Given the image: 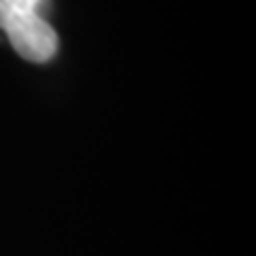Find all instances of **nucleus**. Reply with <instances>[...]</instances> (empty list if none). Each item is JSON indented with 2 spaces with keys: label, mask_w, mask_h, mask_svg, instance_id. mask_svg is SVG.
I'll use <instances>...</instances> for the list:
<instances>
[{
  "label": "nucleus",
  "mask_w": 256,
  "mask_h": 256,
  "mask_svg": "<svg viewBox=\"0 0 256 256\" xmlns=\"http://www.w3.org/2000/svg\"><path fill=\"white\" fill-rule=\"evenodd\" d=\"M47 0H0V30L24 60L50 62L58 52V34L43 18Z\"/></svg>",
  "instance_id": "obj_1"
}]
</instances>
